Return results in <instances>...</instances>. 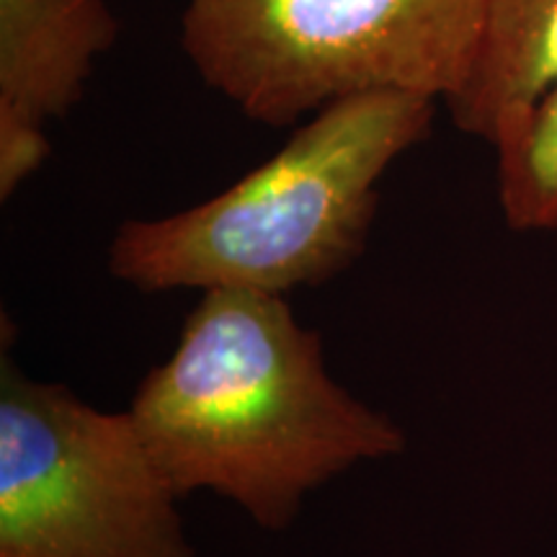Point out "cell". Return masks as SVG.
<instances>
[{
  "label": "cell",
  "mask_w": 557,
  "mask_h": 557,
  "mask_svg": "<svg viewBox=\"0 0 557 557\" xmlns=\"http://www.w3.org/2000/svg\"><path fill=\"white\" fill-rule=\"evenodd\" d=\"M434 109L436 101L395 90L331 103L218 197L124 222L109 246V271L143 292L284 297L329 282L361 256L380 178L429 135Z\"/></svg>",
  "instance_id": "cell-2"
},
{
  "label": "cell",
  "mask_w": 557,
  "mask_h": 557,
  "mask_svg": "<svg viewBox=\"0 0 557 557\" xmlns=\"http://www.w3.org/2000/svg\"><path fill=\"white\" fill-rule=\"evenodd\" d=\"M129 410L0 361V557H194Z\"/></svg>",
  "instance_id": "cell-4"
},
{
  "label": "cell",
  "mask_w": 557,
  "mask_h": 557,
  "mask_svg": "<svg viewBox=\"0 0 557 557\" xmlns=\"http://www.w3.org/2000/svg\"><path fill=\"white\" fill-rule=\"evenodd\" d=\"M50 156V139L45 127L0 120V199H9L18 191L26 178L41 169Z\"/></svg>",
  "instance_id": "cell-8"
},
{
  "label": "cell",
  "mask_w": 557,
  "mask_h": 557,
  "mask_svg": "<svg viewBox=\"0 0 557 557\" xmlns=\"http://www.w3.org/2000/svg\"><path fill=\"white\" fill-rule=\"evenodd\" d=\"M483 34L485 0H189L181 21L201 81L271 127L382 90L451 103Z\"/></svg>",
  "instance_id": "cell-3"
},
{
  "label": "cell",
  "mask_w": 557,
  "mask_h": 557,
  "mask_svg": "<svg viewBox=\"0 0 557 557\" xmlns=\"http://www.w3.org/2000/svg\"><path fill=\"white\" fill-rule=\"evenodd\" d=\"M555 83L557 0H485L478 67L447 107L459 129L498 148Z\"/></svg>",
  "instance_id": "cell-6"
},
{
  "label": "cell",
  "mask_w": 557,
  "mask_h": 557,
  "mask_svg": "<svg viewBox=\"0 0 557 557\" xmlns=\"http://www.w3.org/2000/svg\"><path fill=\"white\" fill-rule=\"evenodd\" d=\"M129 416L181 498L212 491L271 532L315 487L406 451L393 418L331 377L323 336L284 297L256 292H201Z\"/></svg>",
  "instance_id": "cell-1"
},
{
  "label": "cell",
  "mask_w": 557,
  "mask_h": 557,
  "mask_svg": "<svg viewBox=\"0 0 557 557\" xmlns=\"http://www.w3.org/2000/svg\"><path fill=\"white\" fill-rule=\"evenodd\" d=\"M116 34L107 0H0V120L67 114Z\"/></svg>",
  "instance_id": "cell-5"
},
{
  "label": "cell",
  "mask_w": 557,
  "mask_h": 557,
  "mask_svg": "<svg viewBox=\"0 0 557 557\" xmlns=\"http://www.w3.org/2000/svg\"><path fill=\"white\" fill-rule=\"evenodd\" d=\"M498 201L519 233L557 230V83L500 139Z\"/></svg>",
  "instance_id": "cell-7"
}]
</instances>
